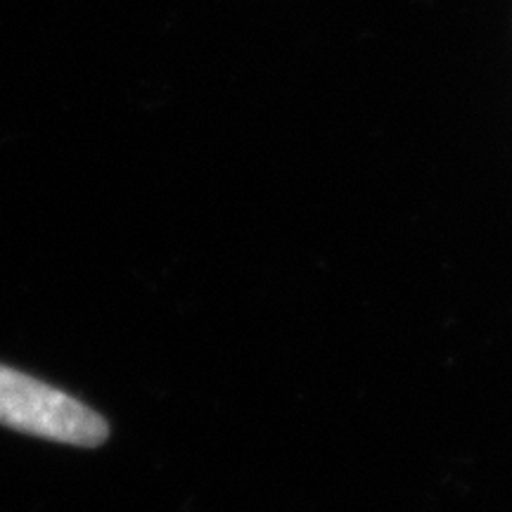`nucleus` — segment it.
Here are the masks:
<instances>
[{"label":"nucleus","instance_id":"1","mask_svg":"<svg viewBox=\"0 0 512 512\" xmlns=\"http://www.w3.org/2000/svg\"><path fill=\"white\" fill-rule=\"evenodd\" d=\"M0 425L57 444L95 448L110 437V425L74 396L0 366Z\"/></svg>","mask_w":512,"mask_h":512}]
</instances>
